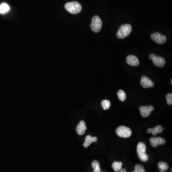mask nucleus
Wrapping results in <instances>:
<instances>
[{"mask_svg":"<svg viewBox=\"0 0 172 172\" xmlns=\"http://www.w3.org/2000/svg\"><path fill=\"white\" fill-rule=\"evenodd\" d=\"M65 8L68 12L72 14L80 13L82 10V6L77 1L68 2L65 5Z\"/></svg>","mask_w":172,"mask_h":172,"instance_id":"1","label":"nucleus"},{"mask_svg":"<svg viewBox=\"0 0 172 172\" xmlns=\"http://www.w3.org/2000/svg\"><path fill=\"white\" fill-rule=\"evenodd\" d=\"M132 28L129 24H126L120 27L117 33L118 38L124 39L130 34L132 32Z\"/></svg>","mask_w":172,"mask_h":172,"instance_id":"2","label":"nucleus"},{"mask_svg":"<svg viewBox=\"0 0 172 172\" xmlns=\"http://www.w3.org/2000/svg\"><path fill=\"white\" fill-rule=\"evenodd\" d=\"M138 155L141 161L146 162L148 160L149 157L146 153V145L143 142H140L137 147Z\"/></svg>","mask_w":172,"mask_h":172,"instance_id":"3","label":"nucleus"},{"mask_svg":"<svg viewBox=\"0 0 172 172\" xmlns=\"http://www.w3.org/2000/svg\"><path fill=\"white\" fill-rule=\"evenodd\" d=\"M102 26V22L100 17L95 16L92 19V23L90 25V28L93 32L98 33L101 31Z\"/></svg>","mask_w":172,"mask_h":172,"instance_id":"4","label":"nucleus"},{"mask_svg":"<svg viewBox=\"0 0 172 172\" xmlns=\"http://www.w3.org/2000/svg\"><path fill=\"white\" fill-rule=\"evenodd\" d=\"M116 133L120 137H130L132 135V131L131 129L124 126H120L116 130Z\"/></svg>","mask_w":172,"mask_h":172,"instance_id":"5","label":"nucleus"},{"mask_svg":"<svg viewBox=\"0 0 172 172\" xmlns=\"http://www.w3.org/2000/svg\"><path fill=\"white\" fill-rule=\"evenodd\" d=\"M149 58L153 61L154 65L158 67H163L165 64V60L160 57H157L154 54L150 55Z\"/></svg>","mask_w":172,"mask_h":172,"instance_id":"6","label":"nucleus"},{"mask_svg":"<svg viewBox=\"0 0 172 172\" xmlns=\"http://www.w3.org/2000/svg\"><path fill=\"white\" fill-rule=\"evenodd\" d=\"M151 38L153 40L156 42L159 45L164 44L167 40V38L165 36L162 35L158 33L152 34L151 36Z\"/></svg>","mask_w":172,"mask_h":172,"instance_id":"7","label":"nucleus"},{"mask_svg":"<svg viewBox=\"0 0 172 172\" xmlns=\"http://www.w3.org/2000/svg\"><path fill=\"white\" fill-rule=\"evenodd\" d=\"M139 109L141 116L144 117L146 118L149 116L151 114V112L154 110V108L152 106H141L139 108Z\"/></svg>","mask_w":172,"mask_h":172,"instance_id":"8","label":"nucleus"},{"mask_svg":"<svg viewBox=\"0 0 172 172\" xmlns=\"http://www.w3.org/2000/svg\"><path fill=\"white\" fill-rule=\"evenodd\" d=\"M150 141L151 145L153 147H156L160 145L164 144L166 142L165 139L160 137L151 138L150 139Z\"/></svg>","mask_w":172,"mask_h":172,"instance_id":"9","label":"nucleus"},{"mask_svg":"<svg viewBox=\"0 0 172 172\" xmlns=\"http://www.w3.org/2000/svg\"><path fill=\"white\" fill-rule=\"evenodd\" d=\"M141 85L143 88H152L154 86V83L149 78L146 76H143L141 78Z\"/></svg>","mask_w":172,"mask_h":172,"instance_id":"10","label":"nucleus"},{"mask_svg":"<svg viewBox=\"0 0 172 172\" xmlns=\"http://www.w3.org/2000/svg\"><path fill=\"white\" fill-rule=\"evenodd\" d=\"M86 130L87 126L86 125L85 122L84 121H81L76 128L77 133L80 136H82L84 134Z\"/></svg>","mask_w":172,"mask_h":172,"instance_id":"11","label":"nucleus"},{"mask_svg":"<svg viewBox=\"0 0 172 172\" xmlns=\"http://www.w3.org/2000/svg\"><path fill=\"white\" fill-rule=\"evenodd\" d=\"M127 63L132 66H138L139 65V61L138 58L133 55H130L126 58Z\"/></svg>","mask_w":172,"mask_h":172,"instance_id":"12","label":"nucleus"},{"mask_svg":"<svg viewBox=\"0 0 172 172\" xmlns=\"http://www.w3.org/2000/svg\"><path fill=\"white\" fill-rule=\"evenodd\" d=\"M98 139L96 137H92L90 135H88L85 138V142L83 144V146L85 148H87L93 142H96Z\"/></svg>","mask_w":172,"mask_h":172,"instance_id":"13","label":"nucleus"},{"mask_svg":"<svg viewBox=\"0 0 172 172\" xmlns=\"http://www.w3.org/2000/svg\"><path fill=\"white\" fill-rule=\"evenodd\" d=\"M165 128H163L162 126L158 125L154 128H149L147 129V132L148 133H152L153 136H156L158 133H163Z\"/></svg>","mask_w":172,"mask_h":172,"instance_id":"14","label":"nucleus"},{"mask_svg":"<svg viewBox=\"0 0 172 172\" xmlns=\"http://www.w3.org/2000/svg\"><path fill=\"white\" fill-rule=\"evenodd\" d=\"M10 6L6 3H3L0 5V13L4 14L9 11Z\"/></svg>","mask_w":172,"mask_h":172,"instance_id":"15","label":"nucleus"},{"mask_svg":"<svg viewBox=\"0 0 172 172\" xmlns=\"http://www.w3.org/2000/svg\"><path fill=\"white\" fill-rule=\"evenodd\" d=\"M122 163L121 162H114L112 165V168L113 169V170L115 172H119L121 170L122 168Z\"/></svg>","mask_w":172,"mask_h":172,"instance_id":"16","label":"nucleus"},{"mask_svg":"<svg viewBox=\"0 0 172 172\" xmlns=\"http://www.w3.org/2000/svg\"><path fill=\"white\" fill-rule=\"evenodd\" d=\"M92 166L94 169L93 172H101V169L100 168V164L98 161H93L92 163Z\"/></svg>","mask_w":172,"mask_h":172,"instance_id":"17","label":"nucleus"},{"mask_svg":"<svg viewBox=\"0 0 172 172\" xmlns=\"http://www.w3.org/2000/svg\"><path fill=\"white\" fill-rule=\"evenodd\" d=\"M158 167L160 169L161 172H164L165 171L168 170L169 168L168 164L165 162H160L158 164Z\"/></svg>","mask_w":172,"mask_h":172,"instance_id":"18","label":"nucleus"},{"mask_svg":"<svg viewBox=\"0 0 172 172\" xmlns=\"http://www.w3.org/2000/svg\"><path fill=\"white\" fill-rule=\"evenodd\" d=\"M118 97L119 100L121 101H124L126 99V94L124 90H119L117 92Z\"/></svg>","mask_w":172,"mask_h":172,"instance_id":"19","label":"nucleus"},{"mask_svg":"<svg viewBox=\"0 0 172 172\" xmlns=\"http://www.w3.org/2000/svg\"><path fill=\"white\" fill-rule=\"evenodd\" d=\"M101 105H102L103 109L104 110H107L110 108V101L108 100H103V101L101 102Z\"/></svg>","mask_w":172,"mask_h":172,"instance_id":"20","label":"nucleus"},{"mask_svg":"<svg viewBox=\"0 0 172 172\" xmlns=\"http://www.w3.org/2000/svg\"><path fill=\"white\" fill-rule=\"evenodd\" d=\"M145 171L144 169V165L138 164L135 166V170L133 172H145Z\"/></svg>","mask_w":172,"mask_h":172,"instance_id":"21","label":"nucleus"},{"mask_svg":"<svg viewBox=\"0 0 172 172\" xmlns=\"http://www.w3.org/2000/svg\"><path fill=\"white\" fill-rule=\"evenodd\" d=\"M166 99L167 100V103L169 105L172 104V93H168L166 96Z\"/></svg>","mask_w":172,"mask_h":172,"instance_id":"22","label":"nucleus"},{"mask_svg":"<svg viewBox=\"0 0 172 172\" xmlns=\"http://www.w3.org/2000/svg\"><path fill=\"white\" fill-rule=\"evenodd\" d=\"M119 172H127V171H126L125 169H121V170H120Z\"/></svg>","mask_w":172,"mask_h":172,"instance_id":"23","label":"nucleus"},{"mask_svg":"<svg viewBox=\"0 0 172 172\" xmlns=\"http://www.w3.org/2000/svg\"></svg>","mask_w":172,"mask_h":172,"instance_id":"24","label":"nucleus"}]
</instances>
